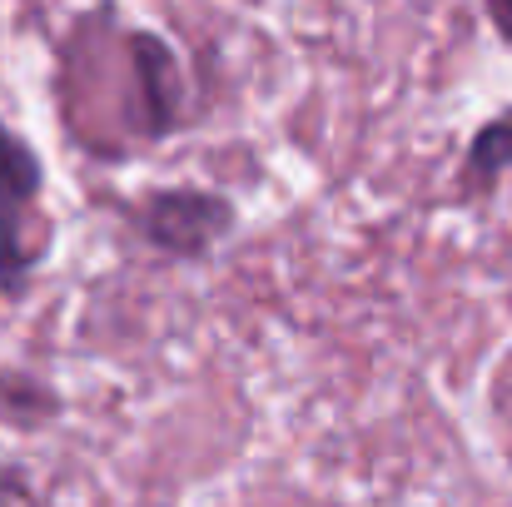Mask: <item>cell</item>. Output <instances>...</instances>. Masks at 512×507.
Segmentation results:
<instances>
[{
	"label": "cell",
	"mask_w": 512,
	"mask_h": 507,
	"mask_svg": "<svg viewBox=\"0 0 512 507\" xmlns=\"http://www.w3.org/2000/svg\"><path fill=\"white\" fill-rule=\"evenodd\" d=\"M40 189V155L10 125H0V294H20L30 284V269L45 259V239L35 229Z\"/></svg>",
	"instance_id": "obj_1"
},
{
	"label": "cell",
	"mask_w": 512,
	"mask_h": 507,
	"mask_svg": "<svg viewBox=\"0 0 512 507\" xmlns=\"http://www.w3.org/2000/svg\"><path fill=\"white\" fill-rule=\"evenodd\" d=\"M140 234L165 249L170 259H204L229 229H234V204L214 189H155L140 209H135Z\"/></svg>",
	"instance_id": "obj_2"
},
{
	"label": "cell",
	"mask_w": 512,
	"mask_h": 507,
	"mask_svg": "<svg viewBox=\"0 0 512 507\" xmlns=\"http://www.w3.org/2000/svg\"><path fill=\"white\" fill-rule=\"evenodd\" d=\"M130 50H135V90H140L135 125H140V135L160 140L179 120V70H174L170 50L160 40H150V35H135Z\"/></svg>",
	"instance_id": "obj_3"
},
{
	"label": "cell",
	"mask_w": 512,
	"mask_h": 507,
	"mask_svg": "<svg viewBox=\"0 0 512 507\" xmlns=\"http://www.w3.org/2000/svg\"><path fill=\"white\" fill-rule=\"evenodd\" d=\"M503 169H512V120H493L468 145V184H493Z\"/></svg>",
	"instance_id": "obj_4"
},
{
	"label": "cell",
	"mask_w": 512,
	"mask_h": 507,
	"mask_svg": "<svg viewBox=\"0 0 512 507\" xmlns=\"http://www.w3.org/2000/svg\"><path fill=\"white\" fill-rule=\"evenodd\" d=\"M488 10H493V25L512 40V0H488Z\"/></svg>",
	"instance_id": "obj_5"
}]
</instances>
